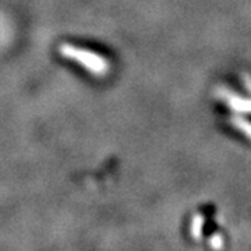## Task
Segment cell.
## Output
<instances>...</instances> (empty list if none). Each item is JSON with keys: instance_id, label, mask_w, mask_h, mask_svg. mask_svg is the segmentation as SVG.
I'll return each instance as SVG.
<instances>
[{"instance_id": "1", "label": "cell", "mask_w": 251, "mask_h": 251, "mask_svg": "<svg viewBox=\"0 0 251 251\" xmlns=\"http://www.w3.org/2000/svg\"><path fill=\"white\" fill-rule=\"evenodd\" d=\"M60 53L67 59L75 60L94 75H105L109 70L108 60H105L100 54L90 52L87 49H80L72 45H63L60 46Z\"/></svg>"}, {"instance_id": "2", "label": "cell", "mask_w": 251, "mask_h": 251, "mask_svg": "<svg viewBox=\"0 0 251 251\" xmlns=\"http://www.w3.org/2000/svg\"><path fill=\"white\" fill-rule=\"evenodd\" d=\"M230 95H232V97H229V94H227V95H225L224 99L226 100V103L233 105L232 108H233L234 110L242 112V113L251 112V100H246V99L239 98V97H233V94H232V92H230Z\"/></svg>"}]
</instances>
